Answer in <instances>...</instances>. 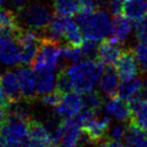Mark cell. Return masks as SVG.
Here are the masks:
<instances>
[{
    "instance_id": "obj_1",
    "label": "cell",
    "mask_w": 147,
    "mask_h": 147,
    "mask_svg": "<svg viewBox=\"0 0 147 147\" xmlns=\"http://www.w3.org/2000/svg\"><path fill=\"white\" fill-rule=\"evenodd\" d=\"M103 65L97 59H86L67 67L73 91L79 94H85L94 90L104 73Z\"/></svg>"
},
{
    "instance_id": "obj_2",
    "label": "cell",
    "mask_w": 147,
    "mask_h": 147,
    "mask_svg": "<svg viewBox=\"0 0 147 147\" xmlns=\"http://www.w3.org/2000/svg\"><path fill=\"white\" fill-rule=\"evenodd\" d=\"M77 22L80 25L85 38L98 41L112 33V20L104 10L79 11Z\"/></svg>"
},
{
    "instance_id": "obj_3",
    "label": "cell",
    "mask_w": 147,
    "mask_h": 147,
    "mask_svg": "<svg viewBox=\"0 0 147 147\" xmlns=\"http://www.w3.org/2000/svg\"><path fill=\"white\" fill-rule=\"evenodd\" d=\"M28 122L7 112L0 129V147H22L28 137Z\"/></svg>"
},
{
    "instance_id": "obj_4",
    "label": "cell",
    "mask_w": 147,
    "mask_h": 147,
    "mask_svg": "<svg viewBox=\"0 0 147 147\" xmlns=\"http://www.w3.org/2000/svg\"><path fill=\"white\" fill-rule=\"evenodd\" d=\"M61 57V47H59V41L47 36H41L38 53L30 65L36 73L43 71H53L57 69Z\"/></svg>"
},
{
    "instance_id": "obj_5",
    "label": "cell",
    "mask_w": 147,
    "mask_h": 147,
    "mask_svg": "<svg viewBox=\"0 0 147 147\" xmlns=\"http://www.w3.org/2000/svg\"><path fill=\"white\" fill-rule=\"evenodd\" d=\"M19 22L26 29L34 31H45L51 22V15L49 9L41 4H30L17 12Z\"/></svg>"
},
{
    "instance_id": "obj_6",
    "label": "cell",
    "mask_w": 147,
    "mask_h": 147,
    "mask_svg": "<svg viewBox=\"0 0 147 147\" xmlns=\"http://www.w3.org/2000/svg\"><path fill=\"white\" fill-rule=\"evenodd\" d=\"M15 39L20 47L21 63L23 65H31L38 53L41 37L37 34L36 31L22 28L15 36Z\"/></svg>"
},
{
    "instance_id": "obj_7",
    "label": "cell",
    "mask_w": 147,
    "mask_h": 147,
    "mask_svg": "<svg viewBox=\"0 0 147 147\" xmlns=\"http://www.w3.org/2000/svg\"><path fill=\"white\" fill-rule=\"evenodd\" d=\"M53 133L41 122L30 119L28 122V137L22 147H55Z\"/></svg>"
},
{
    "instance_id": "obj_8",
    "label": "cell",
    "mask_w": 147,
    "mask_h": 147,
    "mask_svg": "<svg viewBox=\"0 0 147 147\" xmlns=\"http://www.w3.org/2000/svg\"><path fill=\"white\" fill-rule=\"evenodd\" d=\"M83 131L77 120L71 118H63L57 125L53 131L55 145L57 143H67V144L77 145L82 138Z\"/></svg>"
},
{
    "instance_id": "obj_9",
    "label": "cell",
    "mask_w": 147,
    "mask_h": 147,
    "mask_svg": "<svg viewBox=\"0 0 147 147\" xmlns=\"http://www.w3.org/2000/svg\"><path fill=\"white\" fill-rule=\"evenodd\" d=\"M110 123L111 121L109 117L99 118L96 114L92 119L81 126V128L87 140L92 144H97L100 143L102 139L108 135Z\"/></svg>"
},
{
    "instance_id": "obj_10",
    "label": "cell",
    "mask_w": 147,
    "mask_h": 147,
    "mask_svg": "<svg viewBox=\"0 0 147 147\" xmlns=\"http://www.w3.org/2000/svg\"><path fill=\"white\" fill-rule=\"evenodd\" d=\"M0 63L5 65L21 63L20 47L13 35L2 33L0 37Z\"/></svg>"
},
{
    "instance_id": "obj_11",
    "label": "cell",
    "mask_w": 147,
    "mask_h": 147,
    "mask_svg": "<svg viewBox=\"0 0 147 147\" xmlns=\"http://www.w3.org/2000/svg\"><path fill=\"white\" fill-rule=\"evenodd\" d=\"M17 77H18L19 84H20L22 100L30 103L36 99V75L32 71V67L23 65L16 69Z\"/></svg>"
},
{
    "instance_id": "obj_12",
    "label": "cell",
    "mask_w": 147,
    "mask_h": 147,
    "mask_svg": "<svg viewBox=\"0 0 147 147\" xmlns=\"http://www.w3.org/2000/svg\"><path fill=\"white\" fill-rule=\"evenodd\" d=\"M122 51L121 42H119L113 37L110 38L106 37L99 45L97 61H99L106 67H114L118 61Z\"/></svg>"
},
{
    "instance_id": "obj_13",
    "label": "cell",
    "mask_w": 147,
    "mask_h": 147,
    "mask_svg": "<svg viewBox=\"0 0 147 147\" xmlns=\"http://www.w3.org/2000/svg\"><path fill=\"white\" fill-rule=\"evenodd\" d=\"M83 108V97H81L77 92H69L63 95L61 100L55 109L59 116L63 118H73L78 116Z\"/></svg>"
},
{
    "instance_id": "obj_14",
    "label": "cell",
    "mask_w": 147,
    "mask_h": 147,
    "mask_svg": "<svg viewBox=\"0 0 147 147\" xmlns=\"http://www.w3.org/2000/svg\"><path fill=\"white\" fill-rule=\"evenodd\" d=\"M137 57L134 49H126L122 51L116 63V73L121 80H127L135 77L139 71Z\"/></svg>"
},
{
    "instance_id": "obj_15",
    "label": "cell",
    "mask_w": 147,
    "mask_h": 147,
    "mask_svg": "<svg viewBox=\"0 0 147 147\" xmlns=\"http://www.w3.org/2000/svg\"><path fill=\"white\" fill-rule=\"evenodd\" d=\"M104 110L108 116L120 121L126 122L131 119V105L129 102L116 96L111 97L108 102L105 103Z\"/></svg>"
},
{
    "instance_id": "obj_16",
    "label": "cell",
    "mask_w": 147,
    "mask_h": 147,
    "mask_svg": "<svg viewBox=\"0 0 147 147\" xmlns=\"http://www.w3.org/2000/svg\"><path fill=\"white\" fill-rule=\"evenodd\" d=\"M0 86L11 104L22 100L20 84L17 74L12 71H6L0 76Z\"/></svg>"
},
{
    "instance_id": "obj_17",
    "label": "cell",
    "mask_w": 147,
    "mask_h": 147,
    "mask_svg": "<svg viewBox=\"0 0 147 147\" xmlns=\"http://www.w3.org/2000/svg\"><path fill=\"white\" fill-rule=\"evenodd\" d=\"M142 92L143 85L141 80L136 77H133L127 80H122V82L119 84L117 96L131 103L142 98Z\"/></svg>"
},
{
    "instance_id": "obj_18",
    "label": "cell",
    "mask_w": 147,
    "mask_h": 147,
    "mask_svg": "<svg viewBox=\"0 0 147 147\" xmlns=\"http://www.w3.org/2000/svg\"><path fill=\"white\" fill-rule=\"evenodd\" d=\"M122 14L137 23L147 17L146 0H124Z\"/></svg>"
},
{
    "instance_id": "obj_19",
    "label": "cell",
    "mask_w": 147,
    "mask_h": 147,
    "mask_svg": "<svg viewBox=\"0 0 147 147\" xmlns=\"http://www.w3.org/2000/svg\"><path fill=\"white\" fill-rule=\"evenodd\" d=\"M0 29L2 33L16 36L22 29L19 24L17 14L10 9H0Z\"/></svg>"
},
{
    "instance_id": "obj_20",
    "label": "cell",
    "mask_w": 147,
    "mask_h": 147,
    "mask_svg": "<svg viewBox=\"0 0 147 147\" xmlns=\"http://www.w3.org/2000/svg\"><path fill=\"white\" fill-rule=\"evenodd\" d=\"M99 85L105 95L110 98L116 96L119 87V76L116 69L114 71L113 67H107L99 81Z\"/></svg>"
},
{
    "instance_id": "obj_21",
    "label": "cell",
    "mask_w": 147,
    "mask_h": 147,
    "mask_svg": "<svg viewBox=\"0 0 147 147\" xmlns=\"http://www.w3.org/2000/svg\"><path fill=\"white\" fill-rule=\"evenodd\" d=\"M132 31V23L125 15H116L112 21V33L111 37L118 40L119 42L125 41Z\"/></svg>"
},
{
    "instance_id": "obj_22",
    "label": "cell",
    "mask_w": 147,
    "mask_h": 147,
    "mask_svg": "<svg viewBox=\"0 0 147 147\" xmlns=\"http://www.w3.org/2000/svg\"><path fill=\"white\" fill-rule=\"evenodd\" d=\"M124 140L127 147H147L146 131L136 126L132 122L127 125Z\"/></svg>"
},
{
    "instance_id": "obj_23",
    "label": "cell",
    "mask_w": 147,
    "mask_h": 147,
    "mask_svg": "<svg viewBox=\"0 0 147 147\" xmlns=\"http://www.w3.org/2000/svg\"><path fill=\"white\" fill-rule=\"evenodd\" d=\"M130 122L147 131V100L143 98L131 102Z\"/></svg>"
},
{
    "instance_id": "obj_24",
    "label": "cell",
    "mask_w": 147,
    "mask_h": 147,
    "mask_svg": "<svg viewBox=\"0 0 147 147\" xmlns=\"http://www.w3.org/2000/svg\"><path fill=\"white\" fill-rule=\"evenodd\" d=\"M63 38L67 40V45H73V47H82L84 43V34L81 29L80 25L77 21H74L71 18L67 17L65 20V28Z\"/></svg>"
},
{
    "instance_id": "obj_25",
    "label": "cell",
    "mask_w": 147,
    "mask_h": 147,
    "mask_svg": "<svg viewBox=\"0 0 147 147\" xmlns=\"http://www.w3.org/2000/svg\"><path fill=\"white\" fill-rule=\"evenodd\" d=\"M55 81L53 71H43L37 73L36 76V92L37 96H42L55 91Z\"/></svg>"
},
{
    "instance_id": "obj_26",
    "label": "cell",
    "mask_w": 147,
    "mask_h": 147,
    "mask_svg": "<svg viewBox=\"0 0 147 147\" xmlns=\"http://www.w3.org/2000/svg\"><path fill=\"white\" fill-rule=\"evenodd\" d=\"M55 13L65 17L77 14L81 10L80 0H53Z\"/></svg>"
},
{
    "instance_id": "obj_27",
    "label": "cell",
    "mask_w": 147,
    "mask_h": 147,
    "mask_svg": "<svg viewBox=\"0 0 147 147\" xmlns=\"http://www.w3.org/2000/svg\"><path fill=\"white\" fill-rule=\"evenodd\" d=\"M83 103H84V108L88 110L98 112L101 110L104 104V100L101 94L97 91H90L88 93H85L83 96Z\"/></svg>"
},
{
    "instance_id": "obj_28",
    "label": "cell",
    "mask_w": 147,
    "mask_h": 147,
    "mask_svg": "<svg viewBox=\"0 0 147 147\" xmlns=\"http://www.w3.org/2000/svg\"><path fill=\"white\" fill-rule=\"evenodd\" d=\"M55 90L59 91L61 94L73 92V86H71V79L67 71V67L61 69L57 75V81H55Z\"/></svg>"
},
{
    "instance_id": "obj_29",
    "label": "cell",
    "mask_w": 147,
    "mask_h": 147,
    "mask_svg": "<svg viewBox=\"0 0 147 147\" xmlns=\"http://www.w3.org/2000/svg\"><path fill=\"white\" fill-rule=\"evenodd\" d=\"M61 57L65 61H71L73 63L80 61L82 59H84L81 47H73V45H67L61 47Z\"/></svg>"
},
{
    "instance_id": "obj_30",
    "label": "cell",
    "mask_w": 147,
    "mask_h": 147,
    "mask_svg": "<svg viewBox=\"0 0 147 147\" xmlns=\"http://www.w3.org/2000/svg\"><path fill=\"white\" fill-rule=\"evenodd\" d=\"M99 45L96 40H91L87 39L84 41V43L81 47L84 59H97V53H98Z\"/></svg>"
},
{
    "instance_id": "obj_31",
    "label": "cell",
    "mask_w": 147,
    "mask_h": 147,
    "mask_svg": "<svg viewBox=\"0 0 147 147\" xmlns=\"http://www.w3.org/2000/svg\"><path fill=\"white\" fill-rule=\"evenodd\" d=\"M134 51L140 67L147 71V42L139 41L135 47Z\"/></svg>"
},
{
    "instance_id": "obj_32",
    "label": "cell",
    "mask_w": 147,
    "mask_h": 147,
    "mask_svg": "<svg viewBox=\"0 0 147 147\" xmlns=\"http://www.w3.org/2000/svg\"><path fill=\"white\" fill-rule=\"evenodd\" d=\"M40 102L42 105L47 107H53V108H55L57 106V104L59 103V101L61 100V97H63V94L59 93V91L55 90L51 93H47L45 95H42L40 96Z\"/></svg>"
},
{
    "instance_id": "obj_33",
    "label": "cell",
    "mask_w": 147,
    "mask_h": 147,
    "mask_svg": "<svg viewBox=\"0 0 147 147\" xmlns=\"http://www.w3.org/2000/svg\"><path fill=\"white\" fill-rule=\"evenodd\" d=\"M126 128V125L123 124H116L114 126H110L108 135H107L108 139H111V140H121L122 138H124Z\"/></svg>"
},
{
    "instance_id": "obj_34",
    "label": "cell",
    "mask_w": 147,
    "mask_h": 147,
    "mask_svg": "<svg viewBox=\"0 0 147 147\" xmlns=\"http://www.w3.org/2000/svg\"><path fill=\"white\" fill-rule=\"evenodd\" d=\"M135 34L139 41L141 42H147V17L140 22L136 23L135 28Z\"/></svg>"
},
{
    "instance_id": "obj_35",
    "label": "cell",
    "mask_w": 147,
    "mask_h": 147,
    "mask_svg": "<svg viewBox=\"0 0 147 147\" xmlns=\"http://www.w3.org/2000/svg\"><path fill=\"white\" fill-rule=\"evenodd\" d=\"M123 2H124V0H110L108 6H109V9H110L111 13H112L114 16L122 13Z\"/></svg>"
},
{
    "instance_id": "obj_36",
    "label": "cell",
    "mask_w": 147,
    "mask_h": 147,
    "mask_svg": "<svg viewBox=\"0 0 147 147\" xmlns=\"http://www.w3.org/2000/svg\"><path fill=\"white\" fill-rule=\"evenodd\" d=\"M26 2H27V0H10L11 6H12L17 12H18L19 10H21L23 7L26 6L27 5Z\"/></svg>"
},
{
    "instance_id": "obj_37",
    "label": "cell",
    "mask_w": 147,
    "mask_h": 147,
    "mask_svg": "<svg viewBox=\"0 0 147 147\" xmlns=\"http://www.w3.org/2000/svg\"><path fill=\"white\" fill-rule=\"evenodd\" d=\"M107 142H108L109 147H127V145L121 143L120 140H111V139H108Z\"/></svg>"
},
{
    "instance_id": "obj_38",
    "label": "cell",
    "mask_w": 147,
    "mask_h": 147,
    "mask_svg": "<svg viewBox=\"0 0 147 147\" xmlns=\"http://www.w3.org/2000/svg\"><path fill=\"white\" fill-rule=\"evenodd\" d=\"M6 114H7V110L0 108V129H1L3 123H4V120L6 118Z\"/></svg>"
},
{
    "instance_id": "obj_39",
    "label": "cell",
    "mask_w": 147,
    "mask_h": 147,
    "mask_svg": "<svg viewBox=\"0 0 147 147\" xmlns=\"http://www.w3.org/2000/svg\"><path fill=\"white\" fill-rule=\"evenodd\" d=\"M55 147H77V145L73 144H67V143H57Z\"/></svg>"
},
{
    "instance_id": "obj_40",
    "label": "cell",
    "mask_w": 147,
    "mask_h": 147,
    "mask_svg": "<svg viewBox=\"0 0 147 147\" xmlns=\"http://www.w3.org/2000/svg\"><path fill=\"white\" fill-rule=\"evenodd\" d=\"M97 147H109L108 142H105V143H100Z\"/></svg>"
},
{
    "instance_id": "obj_41",
    "label": "cell",
    "mask_w": 147,
    "mask_h": 147,
    "mask_svg": "<svg viewBox=\"0 0 147 147\" xmlns=\"http://www.w3.org/2000/svg\"><path fill=\"white\" fill-rule=\"evenodd\" d=\"M3 3H4V0H0V9H1V7H2Z\"/></svg>"
},
{
    "instance_id": "obj_42",
    "label": "cell",
    "mask_w": 147,
    "mask_h": 147,
    "mask_svg": "<svg viewBox=\"0 0 147 147\" xmlns=\"http://www.w3.org/2000/svg\"><path fill=\"white\" fill-rule=\"evenodd\" d=\"M145 91L147 93V78H146V81H145Z\"/></svg>"
},
{
    "instance_id": "obj_43",
    "label": "cell",
    "mask_w": 147,
    "mask_h": 147,
    "mask_svg": "<svg viewBox=\"0 0 147 147\" xmlns=\"http://www.w3.org/2000/svg\"><path fill=\"white\" fill-rule=\"evenodd\" d=\"M1 35H2V31H1V29H0V37H1Z\"/></svg>"
}]
</instances>
